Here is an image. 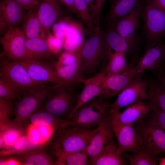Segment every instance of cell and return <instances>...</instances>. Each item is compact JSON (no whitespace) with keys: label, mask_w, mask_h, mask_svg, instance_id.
Here are the masks:
<instances>
[{"label":"cell","mask_w":165,"mask_h":165,"mask_svg":"<svg viewBox=\"0 0 165 165\" xmlns=\"http://www.w3.org/2000/svg\"><path fill=\"white\" fill-rule=\"evenodd\" d=\"M142 11L147 50L162 42L165 37V10L148 0Z\"/></svg>","instance_id":"277c9868"},{"label":"cell","mask_w":165,"mask_h":165,"mask_svg":"<svg viewBox=\"0 0 165 165\" xmlns=\"http://www.w3.org/2000/svg\"><path fill=\"white\" fill-rule=\"evenodd\" d=\"M160 165H165V158H161L160 164Z\"/></svg>","instance_id":"681fc988"},{"label":"cell","mask_w":165,"mask_h":165,"mask_svg":"<svg viewBox=\"0 0 165 165\" xmlns=\"http://www.w3.org/2000/svg\"><path fill=\"white\" fill-rule=\"evenodd\" d=\"M64 32L63 48L64 50L75 53L82 52L85 42L82 24L70 18Z\"/></svg>","instance_id":"ffe728a7"},{"label":"cell","mask_w":165,"mask_h":165,"mask_svg":"<svg viewBox=\"0 0 165 165\" xmlns=\"http://www.w3.org/2000/svg\"><path fill=\"white\" fill-rule=\"evenodd\" d=\"M140 0H114L107 16L111 23L128 14L139 5Z\"/></svg>","instance_id":"f546056e"},{"label":"cell","mask_w":165,"mask_h":165,"mask_svg":"<svg viewBox=\"0 0 165 165\" xmlns=\"http://www.w3.org/2000/svg\"><path fill=\"white\" fill-rule=\"evenodd\" d=\"M48 41L50 48L52 52L56 55L63 48V40L58 38L50 33L48 35Z\"/></svg>","instance_id":"b9f144b4"},{"label":"cell","mask_w":165,"mask_h":165,"mask_svg":"<svg viewBox=\"0 0 165 165\" xmlns=\"http://www.w3.org/2000/svg\"><path fill=\"white\" fill-rule=\"evenodd\" d=\"M104 39L107 46L111 51L123 52L125 53L132 51L137 40L136 33L130 36L125 37L121 35L111 27L104 33Z\"/></svg>","instance_id":"44dd1931"},{"label":"cell","mask_w":165,"mask_h":165,"mask_svg":"<svg viewBox=\"0 0 165 165\" xmlns=\"http://www.w3.org/2000/svg\"><path fill=\"white\" fill-rule=\"evenodd\" d=\"M88 6H90L92 11L93 14L94 15L95 13L96 0H84Z\"/></svg>","instance_id":"bcb514c9"},{"label":"cell","mask_w":165,"mask_h":165,"mask_svg":"<svg viewBox=\"0 0 165 165\" xmlns=\"http://www.w3.org/2000/svg\"><path fill=\"white\" fill-rule=\"evenodd\" d=\"M37 10H28L22 21V29L27 39L37 38L47 39V36L43 31L38 18Z\"/></svg>","instance_id":"484cf974"},{"label":"cell","mask_w":165,"mask_h":165,"mask_svg":"<svg viewBox=\"0 0 165 165\" xmlns=\"http://www.w3.org/2000/svg\"><path fill=\"white\" fill-rule=\"evenodd\" d=\"M58 0H42L39 3L37 15L42 27L47 36L56 22L66 16L64 9Z\"/></svg>","instance_id":"9a60e30c"},{"label":"cell","mask_w":165,"mask_h":165,"mask_svg":"<svg viewBox=\"0 0 165 165\" xmlns=\"http://www.w3.org/2000/svg\"><path fill=\"white\" fill-rule=\"evenodd\" d=\"M96 128L65 126L57 130L51 150L55 156L81 151L90 143Z\"/></svg>","instance_id":"6da1fadb"},{"label":"cell","mask_w":165,"mask_h":165,"mask_svg":"<svg viewBox=\"0 0 165 165\" xmlns=\"http://www.w3.org/2000/svg\"><path fill=\"white\" fill-rule=\"evenodd\" d=\"M163 67L164 70L165 71V61H164V63Z\"/></svg>","instance_id":"f907efd6"},{"label":"cell","mask_w":165,"mask_h":165,"mask_svg":"<svg viewBox=\"0 0 165 165\" xmlns=\"http://www.w3.org/2000/svg\"><path fill=\"white\" fill-rule=\"evenodd\" d=\"M141 12V9L138 5L128 14L111 23V27L123 36L132 35L136 33Z\"/></svg>","instance_id":"603a6c76"},{"label":"cell","mask_w":165,"mask_h":165,"mask_svg":"<svg viewBox=\"0 0 165 165\" xmlns=\"http://www.w3.org/2000/svg\"><path fill=\"white\" fill-rule=\"evenodd\" d=\"M15 0H2L0 2V19L6 23L8 30L22 22L27 12Z\"/></svg>","instance_id":"d6986e66"},{"label":"cell","mask_w":165,"mask_h":165,"mask_svg":"<svg viewBox=\"0 0 165 165\" xmlns=\"http://www.w3.org/2000/svg\"><path fill=\"white\" fill-rule=\"evenodd\" d=\"M42 146L27 135L22 136L13 146L0 151V156L18 154Z\"/></svg>","instance_id":"d6a6232c"},{"label":"cell","mask_w":165,"mask_h":165,"mask_svg":"<svg viewBox=\"0 0 165 165\" xmlns=\"http://www.w3.org/2000/svg\"><path fill=\"white\" fill-rule=\"evenodd\" d=\"M105 0H96L95 9L94 15L96 18V22L99 21L100 15L102 7Z\"/></svg>","instance_id":"f6af8a7d"},{"label":"cell","mask_w":165,"mask_h":165,"mask_svg":"<svg viewBox=\"0 0 165 165\" xmlns=\"http://www.w3.org/2000/svg\"><path fill=\"white\" fill-rule=\"evenodd\" d=\"M66 85L55 84L37 110L48 112L66 120L75 106L76 97L67 90Z\"/></svg>","instance_id":"5b68a950"},{"label":"cell","mask_w":165,"mask_h":165,"mask_svg":"<svg viewBox=\"0 0 165 165\" xmlns=\"http://www.w3.org/2000/svg\"><path fill=\"white\" fill-rule=\"evenodd\" d=\"M57 130L52 126H38L30 124L26 129V135L42 146L45 145Z\"/></svg>","instance_id":"836d02e7"},{"label":"cell","mask_w":165,"mask_h":165,"mask_svg":"<svg viewBox=\"0 0 165 165\" xmlns=\"http://www.w3.org/2000/svg\"><path fill=\"white\" fill-rule=\"evenodd\" d=\"M87 147L80 151L55 156L57 160L55 165H88L89 156Z\"/></svg>","instance_id":"e575fe53"},{"label":"cell","mask_w":165,"mask_h":165,"mask_svg":"<svg viewBox=\"0 0 165 165\" xmlns=\"http://www.w3.org/2000/svg\"><path fill=\"white\" fill-rule=\"evenodd\" d=\"M28 59L51 62L55 55L50 50L47 39L40 38L27 39Z\"/></svg>","instance_id":"7402d4cb"},{"label":"cell","mask_w":165,"mask_h":165,"mask_svg":"<svg viewBox=\"0 0 165 165\" xmlns=\"http://www.w3.org/2000/svg\"><path fill=\"white\" fill-rule=\"evenodd\" d=\"M114 140L107 145L98 155L92 165H125L129 163L119 155Z\"/></svg>","instance_id":"83f0119b"},{"label":"cell","mask_w":165,"mask_h":165,"mask_svg":"<svg viewBox=\"0 0 165 165\" xmlns=\"http://www.w3.org/2000/svg\"><path fill=\"white\" fill-rule=\"evenodd\" d=\"M17 62L24 67L31 78L36 82L65 84L58 77L52 62L34 60Z\"/></svg>","instance_id":"7c38bea8"},{"label":"cell","mask_w":165,"mask_h":165,"mask_svg":"<svg viewBox=\"0 0 165 165\" xmlns=\"http://www.w3.org/2000/svg\"><path fill=\"white\" fill-rule=\"evenodd\" d=\"M26 10L38 9L40 2L37 0H15Z\"/></svg>","instance_id":"7bdbcfd3"},{"label":"cell","mask_w":165,"mask_h":165,"mask_svg":"<svg viewBox=\"0 0 165 165\" xmlns=\"http://www.w3.org/2000/svg\"><path fill=\"white\" fill-rule=\"evenodd\" d=\"M82 51L75 53L64 50L60 53L57 61L52 62V65L54 68L71 64L82 57Z\"/></svg>","instance_id":"ab89813d"},{"label":"cell","mask_w":165,"mask_h":165,"mask_svg":"<svg viewBox=\"0 0 165 165\" xmlns=\"http://www.w3.org/2000/svg\"><path fill=\"white\" fill-rule=\"evenodd\" d=\"M62 5L64 6L70 12L79 16L75 3V0H58Z\"/></svg>","instance_id":"ee69618b"},{"label":"cell","mask_w":165,"mask_h":165,"mask_svg":"<svg viewBox=\"0 0 165 165\" xmlns=\"http://www.w3.org/2000/svg\"><path fill=\"white\" fill-rule=\"evenodd\" d=\"M158 7L165 10V0H151Z\"/></svg>","instance_id":"c3c4849f"},{"label":"cell","mask_w":165,"mask_h":165,"mask_svg":"<svg viewBox=\"0 0 165 165\" xmlns=\"http://www.w3.org/2000/svg\"><path fill=\"white\" fill-rule=\"evenodd\" d=\"M99 21L97 22L95 32L85 41L82 51L84 71L93 70L103 57L108 59L111 53L106 47L103 33L100 26Z\"/></svg>","instance_id":"8992f818"},{"label":"cell","mask_w":165,"mask_h":165,"mask_svg":"<svg viewBox=\"0 0 165 165\" xmlns=\"http://www.w3.org/2000/svg\"><path fill=\"white\" fill-rule=\"evenodd\" d=\"M27 39L22 29L18 26L8 30L0 39L3 50L2 55L13 61L27 60Z\"/></svg>","instance_id":"ba28073f"},{"label":"cell","mask_w":165,"mask_h":165,"mask_svg":"<svg viewBox=\"0 0 165 165\" xmlns=\"http://www.w3.org/2000/svg\"><path fill=\"white\" fill-rule=\"evenodd\" d=\"M110 104L98 97L85 104L66 121L65 126L93 129L97 127L108 114Z\"/></svg>","instance_id":"3957f363"},{"label":"cell","mask_w":165,"mask_h":165,"mask_svg":"<svg viewBox=\"0 0 165 165\" xmlns=\"http://www.w3.org/2000/svg\"><path fill=\"white\" fill-rule=\"evenodd\" d=\"M15 101L0 98V131L11 126L10 117L14 114Z\"/></svg>","instance_id":"74e56055"},{"label":"cell","mask_w":165,"mask_h":165,"mask_svg":"<svg viewBox=\"0 0 165 165\" xmlns=\"http://www.w3.org/2000/svg\"><path fill=\"white\" fill-rule=\"evenodd\" d=\"M147 88L141 75L131 80L122 90L115 101L110 104L109 112H119L134 103L147 101Z\"/></svg>","instance_id":"30bf717a"},{"label":"cell","mask_w":165,"mask_h":165,"mask_svg":"<svg viewBox=\"0 0 165 165\" xmlns=\"http://www.w3.org/2000/svg\"><path fill=\"white\" fill-rule=\"evenodd\" d=\"M115 136L108 114L96 128L91 140L87 147L89 156L88 165H92L103 148L113 141Z\"/></svg>","instance_id":"8fae6325"},{"label":"cell","mask_w":165,"mask_h":165,"mask_svg":"<svg viewBox=\"0 0 165 165\" xmlns=\"http://www.w3.org/2000/svg\"><path fill=\"white\" fill-rule=\"evenodd\" d=\"M41 148L16 154L17 160L22 165H55L52 158Z\"/></svg>","instance_id":"f1b7e54d"},{"label":"cell","mask_w":165,"mask_h":165,"mask_svg":"<svg viewBox=\"0 0 165 165\" xmlns=\"http://www.w3.org/2000/svg\"><path fill=\"white\" fill-rule=\"evenodd\" d=\"M21 163L17 159L9 158L6 160V165H20Z\"/></svg>","instance_id":"7dc6e473"},{"label":"cell","mask_w":165,"mask_h":165,"mask_svg":"<svg viewBox=\"0 0 165 165\" xmlns=\"http://www.w3.org/2000/svg\"><path fill=\"white\" fill-rule=\"evenodd\" d=\"M39 2H40L42 0H37Z\"/></svg>","instance_id":"816d5d0a"},{"label":"cell","mask_w":165,"mask_h":165,"mask_svg":"<svg viewBox=\"0 0 165 165\" xmlns=\"http://www.w3.org/2000/svg\"><path fill=\"white\" fill-rule=\"evenodd\" d=\"M165 60V44L161 42L147 49L138 60L133 69L138 76L141 75L148 70L163 71Z\"/></svg>","instance_id":"4fadbf2b"},{"label":"cell","mask_w":165,"mask_h":165,"mask_svg":"<svg viewBox=\"0 0 165 165\" xmlns=\"http://www.w3.org/2000/svg\"><path fill=\"white\" fill-rule=\"evenodd\" d=\"M142 141V147L157 155L165 152V131L148 122L145 117L133 123Z\"/></svg>","instance_id":"9c48e42d"},{"label":"cell","mask_w":165,"mask_h":165,"mask_svg":"<svg viewBox=\"0 0 165 165\" xmlns=\"http://www.w3.org/2000/svg\"><path fill=\"white\" fill-rule=\"evenodd\" d=\"M29 120L31 124L38 126L50 125L57 130L63 127L66 120L48 112L37 110L31 116Z\"/></svg>","instance_id":"1f68e13d"},{"label":"cell","mask_w":165,"mask_h":165,"mask_svg":"<svg viewBox=\"0 0 165 165\" xmlns=\"http://www.w3.org/2000/svg\"><path fill=\"white\" fill-rule=\"evenodd\" d=\"M54 68L59 78L65 84L82 83L84 79L82 57L71 64Z\"/></svg>","instance_id":"d4e9b609"},{"label":"cell","mask_w":165,"mask_h":165,"mask_svg":"<svg viewBox=\"0 0 165 165\" xmlns=\"http://www.w3.org/2000/svg\"><path fill=\"white\" fill-rule=\"evenodd\" d=\"M79 16L85 24L90 36L94 33L96 28L94 23L93 16L84 0H75Z\"/></svg>","instance_id":"8d00e7d4"},{"label":"cell","mask_w":165,"mask_h":165,"mask_svg":"<svg viewBox=\"0 0 165 165\" xmlns=\"http://www.w3.org/2000/svg\"><path fill=\"white\" fill-rule=\"evenodd\" d=\"M144 80L147 88L146 101L148 104L165 112V88L157 79L148 77Z\"/></svg>","instance_id":"cb8c5ba5"},{"label":"cell","mask_w":165,"mask_h":165,"mask_svg":"<svg viewBox=\"0 0 165 165\" xmlns=\"http://www.w3.org/2000/svg\"><path fill=\"white\" fill-rule=\"evenodd\" d=\"M151 111L148 103L141 101L129 105L122 112H109L113 128L132 124L144 118Z\"/></svg>","instance_id":"5bb4252c"},{"label":"cell","mask_w":165,"mask_h":165,"mask_svg":"<svg viewBox=\"0 0 165 165\" xmlns=\"http://www.w3.org/2000/svg\"><path fill=\"white\" fill-rule=\"evenodd\" d=\"M106 75L105 68L102 69L94 76L84 79L82 83L84 87L81 92L76 96L75 106L67 120L75 111L82 105L98 96L103 80Z\"/></svg>","instance_id":"ac0fdd59"},{"label":"cell","mask_w":165,"mask_h":165,"mask_svg":"<svg viewBox=\"0 0 165 165\" xmlns=\"http://www.w3.org/2000/svg\"><path fill=\"white\" fill-rule=\"evenodd\" d=\"M134 67L121 73L105 75L101 84L98 97L104 100L113 97L131 80L138 76L133 71Z\"/></svg>","instance_id":"2e32d148"},{"label":"cell","mask_w":165,"mask_h":165,"mask_svg":"<svg viewBox=\"0 0 165 165\" xmlns=\"http://www.w3.org/2000/svg\"><path fill=\"white\" fill-rule=\"evenodd\" d=\"M22 96L21 93L15 86L0 75V98L15 102Z\"/></svg>","instance_id":"f35d334b"},{"label":"cell","mask_w":165,"mask_h":165,"mask_svg":"<svg viewBox=\"0 0 165 165\" xmlns=\"http://www.w3.org/2000/svg\"><path fill=\"white\" fill-rule=\"evenodd\" d=\"M150 123L165 131V112L159 109L151 111L145 117Z\"/></svg>","instance_id":"60d3db41"},{"label":"cell","mask_w":165,"mask_h":165,"mask_svg":"<svg viewBox=\"0 0 165 165\" xmlns=\"http://www.w3.org/2000/svg\"><path fill=\"white\" fill-rule=\"evenodd\" d=\"M44 83L31 88L22 94L21 97L14 102L15 117L13 124L21 127L39 107L47 94L55 84Z\"/></svg>","instance_id":"7a4b0ae2"},{"label":"cell","mask_w":165,"mask_h":165,"mask_svg":"<svg viewBox=\"0 0 165 165\" xmlns=\"http://www.w3.org/2000/svg\"><path fill=\"white\" fill-rule=\"evenodd\" d=\"M1 57L0 75L15 86L22 94L29 89L44 83L33 80L18 62L9 60L2 55Z\"/></svg>","instance_id":"52a82bcc"},{"label":"cell","mask_w":165,"mask_h":165,"mask_svg":"<svg viewBox=\"0 0 165 165\" xmlns=\"http://www.w3.org/2000/svg\"><path fill=\"white\" fill-rule=\"evenodd\" d=\"M157 156L141 146L130 154L123 153L121 156L123 159L127 160L131 165H156L158 161Z\"/></svg>","instance_id":"4dcf8cb0"},{"label":"cell","mask_w":165,"mask_h":165,"mask_svg":"<svg viewBox=\"0 0 165 165\" xmlns=\"http://www.w3.org/2000/svg\"><path fill=\"white\" fill-rule=\"evenodd\" d=\"M125 53L123 52H112L110 54L109 61L104 68L106 75L108 76L123 73L134 67L138 59L134 57L128 64L126 63Z\"/></svg>","instance_id":"4316f807"},{"label":"cell","mask_w":165,"mask_h":165,"mask_svg":"<svg viewBox=\"0 0 165 165\" xmlns=\"http://www.w3.org/2000/svg\"><path fill=\"white\" fill-rule=\"evenodd\" d=\"M23 127L13 124L4 130L0 131V138L3 141L1 148H6L13 145L23 136Z\"/></svg>","instance_id":"d590c367"},{"label":"cell","mask_w":165,"mask_h":165,"mask_svg":"<svg viewBox=\"0 0 165 165\" xmlns=\"http://www.w3.org/2000/svg\"><path fill=\"white\" fill-rule=\"evenodd\" d=\"M113 129L117 141V151L119 155L133 152L141 147V140L133 124L122 126Z\"/></svg>","instance_id":"e0dca14e"}]
</instances>
